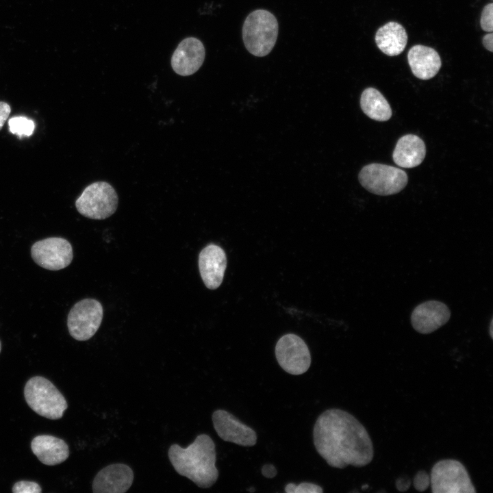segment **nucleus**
<instances>
[{
  "label": "nucleus",
  "mask_w": 493,
  "mask_h": 493,
  "mask_svg": "<svg viewBox=\"0 0 493 493\" xmlns=\"http://www.w3.org/2000/svg\"><path fill=\"white\" fill-rule=\"evenodd\" d=\"M482 42L486 49L491 52L493 51V34L492 32L483 37Z\"/></svg>",
  "instance_id": "obj_28"
},
{
  "label": "nucleus",
  "mask_w": 493,
  "mask_h": 493,
  "mask_svg": "<svg viewBox=\"0 0 493 493\" xmlns=\"http://www.w3.org/2000/svg\"><path fill=\"white\" fill-rule=\"evenodd\" d=\"M360 106L364 113L375 121H388L392 114L388 101L374 88H367L362 92Z\"/></svg>",
  "instance_id": "obj_20"
},
{
  "label": "nucleus",
  "mask_w": 493,
  "mask_h": 493,
  "mask_svg": "<svg viewBox=\"0 0 493 493\" xmlns=\"http://www.w3.org/2000/svg\"><path fill=\"white\" fill-rule=\"evenodd\" d=\"M358 178L365 189L381 196L399 193L406 186L408 181L407 175L403 170L377 163L364 166Z\"/></svg>",
  "instance_id": "obj_7"
},
{
  "label": "nucleus",
  "mask_w": 493,
  "mask_h": 493,
  "mask_svg": "<svg viewBox=\"0 0 493 493\" xmlns=\"http://www.w3.org/2000/svg\"><path fill=\"white\" fill-rule=\"evenodd\" d=\"M118 203L117 193L110 184L96 181L85 188L76 200L75 207L86 218L103 220L115 212Z\"/></svg>",
  "instance_id": "obj_6"
},
{
  "label": "nucleus",
  "mask_w": 493,
  "mask_h": 493,
  "mask_svg": "<svg viewBox=\"0 0 493 493\" xmlns=\"http://www.w3.org/2000/svg\"><path fill=\"white\" fill-rule=\"evenodd\" d=\"M168 455L175 471L200 488H208L218 479L215 444L207 434L199 435L186 448L171 445Z\"/></svg>",
  "instance_id": "obj_2"
},
{
  "label": "nucleus",
  "mask_w": 493,
  "mask_h": 493,
  "mask_svg": "<svg viewBox=\"0 0 493 493\" xmlns=\"http://www.w3.org/2000/svg\"><path fill=\"white\" fill-rule=\"evenodd\" d=\"M313 441L318 453L333 468L364 467L374 457L372 442L364 426L341 409H327L318 417Z\"/></svg>",
  "instance_id": "obj_1"
},
{
  "label": "nucleus",
  "mask_w": 493,
  "mask_h": 493,
  "mask_svg": "<svg viewBox=\"0 0 493 493\" xmlns=\"http://www.w3.org/2000/svg\"><path fill=\"white\" fill-rule=\"evenodd\" d=\"M24 396L33 411L51 420L61 418L68 407L61 392L49 380L41 376L33 377L27 381Z\"/></svg>",
  "instance_id": "obj_4"
},
{
  "label": "nucleus",
  "mask_w": 493,
  "mask_h": 493,
  "mask_svg": "<svg viewBox=\"0 0 493 493\" xmlns=\"http://www.w3.org/2000/svg\"><path fill=\"white\" fill-rule=\"evenodd\" d=\"M11 112V108L9 104L4 101H0V131L8 118Z\"/></svg>",
  "instance_id": "obj_26"
},
{
  "label": "nucleus",
  "mask_w": 493,
  "mask_h": 493,
  "mask_svg": "<svg viewBox=\"0 0 493 493\" xmlns=\"http://www.w3.org/2000/svg\"><path fill=\"white\" fill-rule=\"evenodd\" d=\"M426 155L423 140L414 134L402 136L396 142L392 158L394 163L403 168H414L420 165Z\"/></svg>",
  "instance_id": "obj_18"
},
{
  "label": "nucleus",
  "mask_w": 493,
  "mask_h": 493,
  "mask_svg": "<svg viewBox=\"0 0 493 493\" xmlns=\"http://www.w3.org/2000/svg\"><path fill=\"white\" fill-rule=\"evenodd\" d=\"M451 312L446 304L438 301H428L417 305L411 315L414 329L420 333H431L449 320Z\"/></svg>",
  "instance_id": "obj_12"
},
{
  "label": "nucleus",
  "mask_w": 493,
  "mask_h": 493,
  "mask_svg": "<svg viewBox=\"0 0 493 493\" xmlns=\"http://www.w3.org/2000/svg\"><path fill=\"white\" fill-rule=\"evenodd\" d=\"M375 42L383 53L389 56L398 55L405 48L407 34L400 23L390 21L377 30Z\"/></svg>",
  "instance_id": "obj_19"
},
{
  "label": "nucleus",
  "mask_w": 493,
  "mask_h": 493,
  "mask_svg": "<svg viewBox=\"0 0 493 493\" xmlns=\"http://www.w3.org/2000/svg\"><path fill=\"white\" fill-rule=\"evenodd\" d=\"M279 25L270 12L256 10L246 18L242 26V38L247 51L257 57L268 55L274 47Z\"/></svg>",
  "instance_id": "obj_3"
},
{
  "label": "nucleus",
  "mask_w": 493,
  "mask_h": 493,
  "mask_svg": "<svg viewBox=\"0 0 493 493\" xmlns=\"http://www.w3.org/2000/svg\"><path fill=\"white\" fill-rule=\"evenodd\" d=\"M285 492L287 493H321L323 490L320 486L312 483L303 482L299 485L290 483L286 485Z\"/></svg>",
  "instance_id": "obj_22"
},
{
  "label": "nucleus",
  "mask_w": 493,
  "mask_h": 493,
  "mask_svg": "<svg viewBox=\"0 0 493 493\" xmlns=\"http://www.w3.org/2000/svg\"><path fill=\"white\" fill-rule=\"evenodd\" d=\"M407 60L414 75L422 80L433 77L442 65L438 53L431 47L421 45H414L409 50Z\"/></svg>",
  "instance_id": "obj_16"
},
{
  "label": "nucleus",
  "mask_w": 493,
  "mask_h": 493,
  "mask_svg": "<svg viewBox=\"0 0 493 493\" xmlns=\"http://www.w3.org/2000/svg\"><path fill=\"white\" fill-rule=\"evenodd\" d=\"M226 266V255L220 246L210 244L201 251L199 268L203 281L207 288L214 290L220 286Z\"/></svg>",
  "instance_id": "obj_14"
},
{
  "label": "nucleus",
  "mask_w": 493,
  "mask_h": 493,
  "mask_svg": "<svg viewBox=\"0 0 493 493\" xmlns=\"http://www.w3.org/2000/svg\"><path fill=\"white\" fill-rule=\"evenodd\" d=\"M8 125L10 132L19 137L31 136L34 129V121L24 116L10 118Z\"/></svg>",
  "instance_id": "obj_21"
},
{
  "label": "nucleus",
  "mask_w": 493,
  "mask_h": 493,
  "mask_svg": "<svg viewBox=\"0 0 493 493\" xmlns=\"http://www.w3.org/2000/svg\"><path fill=\"white\" fill-rule=\"evenodd\" d=\"M480 25L481 29L487 32L493 31V3H490L483 8L481 18Z\"/></svg>",
  "instance_id": "obj_23"
},
{
  "label": "nucleus",
  "mask_w": 493,
  "mask_h": 493,
  "mask_svg": "<svg viewBox=\"0 0 493 493\" xmlns=\"http://www.w3.org/2000/svg\"><path fill=\"white\" fill-rule=\"evenodd\" d=\"M103 309L101 303L85 299L75 303L69 312L67 326L70 335L78 341L91 338L102 322Z\"/></svg>",
  "instance_id": "obj_8"
},
{
  "label": "nucleus",
  "mask_w": 493,
  "mask_h": 493,
  "mask_svg": "<svg viewBox=\"0 0 493 493\" xmlns=\"http://www.w3.org/2000/svg\"><path fill=\"white\" fill-rule=\"evenodd\" d=\"M410 484V480L404 477L398 478L395 483L396 489L401 492L407 491L409 489Z\"/></svg>",
  "instance_id": "obj_27"
},
{
  "label": "nucleus",
  "mask_w": 493,
  "mask_h": 493,
  "mask_svg": "<svg viewBox=\"0 0 493 493\" xmlns=\"http://www.w3.org/2000/svg\"><path fill=\"white\" fill-rule=\"evenodd\" d=\"M275 356L279 366L291 375L303 374L311 365V355L306 343L293 333L279 338L275 346Z\"/></svg>",
  "instance_id": "obj_9"
},
{
  "label": "nucleus",
  "mask_w": 493,
  "mask_h": 493,
  "mask_svg": "<svg viewBox=\"0 0 493 493\" xmlns=\"http://www.w3.org/2000/svg\"><path fill=\"white\" fill-rule=\"evenodd\" d=\"M1 342L0 341V353H1Z\"/></svg>",
  "instance_id": "obj_31"
},
{
  "label": "nucleus",
  "mask_w": 493,
  "mask_h": 493,
  "mask_svg": "<svg viewBox=\"0 0 493 493\" xmlns=\"http://www.w3.org/2000/svg\"><path fill=\"white\" fill-rule=\"evenodd\" d=\"M134 473L123 464H113L101 469L92 482L94 493H124L131 487Z\"/></svg>",
  "instance_id": "obj_15"
},
{
  "label": "nucleus",
  "mask_w": 493,
  "mask_h": 493,
  "mask_svg": "<svg viewBox=\"0 0 493 493\" xmlns=\"http://www.w3.org/2000/svg\"><path fill=\"white\" fill-rule=\"evenodd\" d=\"M413 485L414 488L419 491H425L430 486V476L424 470H420L415 475Z\"/></svg>",
  "instance_id": "obj_25"
},
{
  "label": "nucleus",
  "mask_w": 493,
  "mask_h": 493,
  "mask_svg": "<svg viewBox=\"0 0 493 493\" xmlns=\"http://www.w3.org/2000/svg\"><path fill=\"white\" fill-rule=\"evenodd\" d=\"M14 493H40L42 489L40 485L34 481H19L12 487Z\"/></svg>",
  "instance_id": "obj_24"
},
{
  "label": "nucleus",
  "mask_w": 493,
  "mask_h": 493,
  "mask_svg": "<svg viewBox=\"0 0 493 493\" xmlns=\"http://www.w3.org/2000/svg\"><path fill=\"white\" fill-rule=\"evenodd\" d=\"M31 255L38 266L49 270L67 267L73 257L71 244L60 237H50L36 242L31 248Z\"/></svg>",
  "instance_id": "obj_10"
},
{
  "label": "nucleus",
  "mask_w": 493,
  "mask_h": 493,
  "mask_svg": "<svg viewBox=\"0 0 493 493\" xmlns=\"http://www.w3.org/2000/svg\"><path fill=\"white\" fill-rule=\"evenodd\" d=\"M433 493H475L476 489L470 475L459 461L444 459L437 462L430 472Z\"/></svg>",
  "instance_id": "obj_5"
},
{
  "label": "nucleus",
  "mask_w": 493,
  "mask_h": 493,
  "mask_svg": "<svg viewBox=\"0 0 493 493\" xmlns=\"http://www.w3.org/2000/svg\"><path fill=\"white\" fill-rule=\"evenodd\" d=\"M31 448L40 462L47 466L61 464L69 456L67 444L62 439L50 435L34 438Z\"/></svg>",
  "instance_id": "obj_17"
},
{
  "label": "nucleus",
  "mask_w": 493,
  "mask_h": 493,
  "mask_svg": "<svg viewBox=\"0 0 493 493\" xmlns=\"http://www.w3.org/2000/svg\"><path fill=\"white\" fill-rule=\"evenodd\" d=\"M205 54V48L200 40L186 38L178 45L172 55V68L179 75H192L201 66Z\"/></svg>",
  "instance_id": "obj_13"
},
{
  "label": "nucleus",
  "mask_w": 493,
  "mask_h": 493,
  "mask_svg": "<svg viewBox=\"0 0 493 493\" xmlns=\"http://www.w3.org/2000/svg\"><path fill=\"white\" fill-rule=\"evenodd\" d=\"M262 472L264 477L272 478L276 475L277 470L273 465H264L262 467Z\"/></svg>",
  "instance_id": "obj_29"
},
{
  "label": "nucleus",
  "mask_w": 493,
  "mask_h": 493,
  "mask_svg": "<svg viewBox=\"0 0 493 493\" xmlns=\"http://www.w3.org/2000/svg\"><path fill=\"white\" fill-rule=\"evenodd\" d=\"M212 422L218 435L224 441L242 446H253L257 442L255 431L226 410L214 411Z\"/></svg>",
  "instance_id": "obj_11"
},
{
  "label": "nucleus",
  "mask_w": 493,
  "mask_h": 493,
  "mask_svg": "<svg viewBox=\"0 0 493 493\" xmlns=\"http://www.w3.org/2000/svg\"><path fill=\"white\" fill-rule=\"evenodd\" d=\"M490 331V335L491 338H492V320H491Z\"/></svg>",
  "instance_id": "obj_30"
}]
</instances>
